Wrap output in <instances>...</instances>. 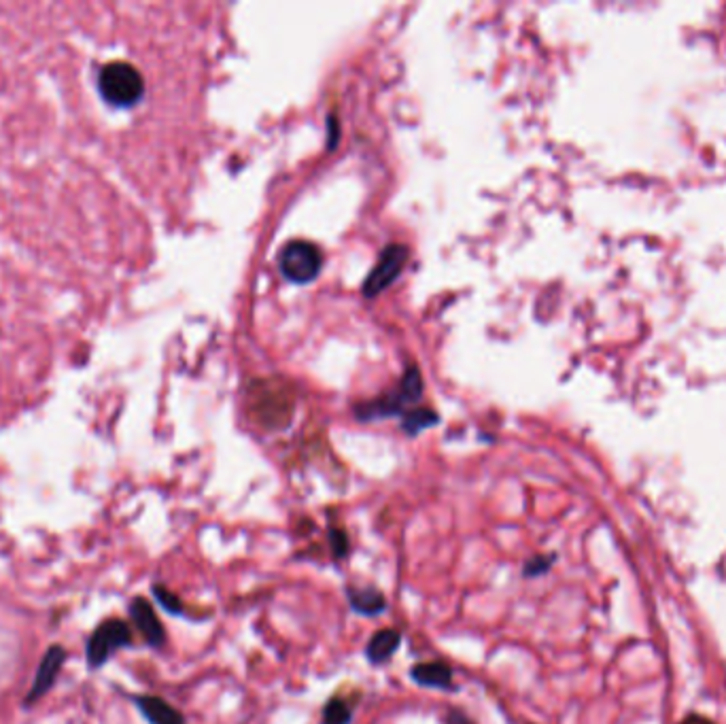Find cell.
<instances>
[{
	"instance_id": "obj_1",
	"label": "cell",
	"mask_w": 726,
	"mask_h": 724,
	"mask_svg": "<svg viewBox=\"0 0 726 724\" xmlns=\"http://www.w3.org/2000/svg\"><path fill=\"white\" fill-rule=\"evenodd\" d=\"M293 410H296V398L281 381H259L249 391V415L268 432L287 427Z\"/></svg>"
},
{
	"instance_id": "obj_2",
	"label": "cell",
	"mask_w": 726,
	"mask_h": 724,
	"mask_svg": "<svg viewBox=\"0 0 726 724\" xmlns=\"http://www.w3.org/2000/svg\"><path fill=\"white\" fill-rule=\"evenodd\" d=\"M98 90L105 102L119 109L136 105L145 94L143 75L128 62H109L100 68Z\"/></svg>"
},
{
	"instance_id": "obj_3",
	"label": "cell",
	"mask_w": 726,
	"mask_h": 724,
	"mask_svg": "<svg viewBox=\"0 0 726 724\" xmlns=\"http://www.w3.org/2000/svg\"><path fill=\"white\" fill-rule=\"evenodd\" d=\"M132 646V629L126 623V620H107L100 627H96V631L92 633V637L88 640V663L92 669L105 665L113 654L121 648Z\"/></svg>"
},
{
	"instance_id": "obj_4",
	"label": "cell",
	"mask_w": 726,
	"mask_h": 724,
	"mask_svg": "<svg viewBox=\"0 0 726 724\" xmlns=\"http://www.w3.org/2000/svg\"><path fill=\"white\" fill-rule=\"evenodd\" d=\"M323 266V255L317 245L308 240H293L281 253V270L289 281H313Z\"/></svg>"
},
{
	"instance_id": "obj_5",
	"label": "cell",
	"mask_w": 726,
	"mask_h": 724,
	"mask_svg": "<svg viewBox=\"0 0 726 724\" xmlns=\"http://www.w3.org/2000/svg\"><path fill=\"white\" fill-rule=\"evenodd\" d=\"M406 260H408L406 247H402V245L387 247L383 251V255H380V260L374 266V270L370 272L366 285H363V293H366V296H376V293L389 287L397 279V274L402 272Z\"/></svg>"
},
{
	"instance_id": "obj_6",
	"label": "cell",
	"mask_w": 726,
	"mask_h": 724,
	"mask_svg": "<svg viewBox=\"0 0 726 724\" xmlns=\"http://www.w3.org/2000/svg\"><path fill=\"white\" fill-rule=\"evenodd\" d=\"M64 661H66V650L62 646H51L45 652L37 676H34V682L30 686V693L24 701L26 705L37 703L41 697H45L51 691V686L56 684V680L60 676V669H62Z\"/></svg>"
},
{
	"instance_id": "obj_7",
	"label": "cell",
	"mask_w": 726,
	"mask_h": 724,
	"mask_svg": "<svg viewBox=\"0 0 726 724\" xmlns=\"http://www.w3.org/2000/svg\"><path fill=\"white\" fill-rule=\"evenodd\" d=\"M130 618L134 627L141 631L143 640L151 646V648H162L166 644V629L164 625L160 623L158 614H155L153 606L143 599V597H136L132 599L130 603Z\"/></svg>"
},
{
	"instance_id": "obj_8",
	"label": "cell",
	"mask_w": 726,
	"mask_h": 724,
	"mask_svg": "<svg viewBox=\"0 0 726 724\" xmlns=\"http://www.w3.org/2000/svg\"><path fill=\"white\" fill-rule=\"evenodd\" d=\"M410 678L425 688H440V691H453V669L444 661L419 663L410 669Z\"/></svg>"
},
{
	"instance_id": "obj_9",
	"label": "cell",
	"mask_w": 726,
	"mask_h": 724,
	"mask_svg": "<svg viewBox=\"0 0 726 724\" xmlns=\"http://www.w3.org/2000/svg\"><path fill=\"white\" fill-rule=\"evenodd\" d=\"M347 599L349 606L355 614L359 616H380L387 610V597L380 593L374 586H363V589H355V586H349L347 589Z\"/></svg>"
},
{
	"instance_id": "obj_10",
	"label": "cell",
	"mask_w": 726,
	"mask_h": 724,
	"mask_svg": "<svg viewBox=\"0 0 726 724\" xmlns=\"http://www.w3.org/2000/svg\"><path fill=\"white\" fill-rule=\"evenodd\" d=\"M134 703H136V708L141 710V714L147 718L149 724H185L183 714L160 697L143 695V697H136Z\"/></svg>"
},
{
	"instance_id": "obj_11",
	"label": "cell",
	"mask_w": 726,
	"mask_h": 724,
	"mask_svg": "<svg viewBox=\"0 0 726 724\" xmlns=\"http://www.w3.org/2000/svg\"><path fill=\"white\" fill-rule=\"evenodd\" d=\"M402 644V633L397 629H380L376 631L366 646V659L372 665H383L391 661L395 650Z\"/></svg>"
},
{
	"instance_id": "obj_12",
	"label": "cell",
	"mask_w": 726,
	"mask_h": 724,
	"mask_svg": "<svg viewBox=\"0 0 726 724\" xmlns=\"http://www.w3.org/2000/svg\"><path fill=\"white\" fill-rule=\"evenodd\" d=\"M351 720H353V708L344 699L334 697L323 705L321 724H351Z\"/></svg>"
},
{
	"instance_id": "obj_13",
	"label": "cell",
	"mask_w": 726,
	"mask_h": 724,
	"mask_svg": "<svg viewBox=\"0 0 726 724\" xmlns=\"http://www.w3.org/2000/svg\"><path fill=\"white\" fill-rule=\"evenodd\" d=\"M153 597L158 599V603H160V606H162L168 614H172V616H185V606H183V601H181L175 593L168 591L166 586H162V584H155V586H153Z\"/></svg>"
},
{
	"instance_id": "obj_14",
	"label": "cell",
	"mask_w": 726,
	"mask_h": 724,
	"mask_svg": "<svg viewBox=\"0 0 726 724\" xmlns=\"http://www.w3.org/2000/svg\"><path fill=\"white\" fill-rule=\"evenodd\" d=\"M327 540H330V548H332V555L334 559H347L349 553H351V540H349V533L344 531L342 527H330V531H327Z\"/></svg>"
},
{
	"instance_id": "obj_15",
	"label": "cell",
	"mask_w": 726,
	"mask_h": 724,
	"mask_svg": "<svg viewBox=\"0 0 726 724\" xmlns=\"http://www.w3.org/2000/svg\"><path fill=\"white\" fill-rule=\"evenodd\" d=\"M557 555H535L523 565V576L525 578H540L550 572V567L555 565Z\"/></svg>"
},
{
	"instance_id": "obj_16",
	"label": "cell",
	"mask_w": 726,
	"mask_h": 724,
	"mask_svg": "<svg viewBox=\"0 0 726 724\" xmlns=\"http://www.w3.org/2000/svg\"><path fill=\"white\" fill-rule=\"evenodd\" d=\"M431 423H436V415H434V412H429V410H414V412H410V415L406 417L404 427L408 429L410 434H419L421 429L429 427Z\"/></svg>"
},
{
	"instance_id": "obj_17",
	"label": "cell",
	"mask_w": 726,
	"mask_h": 724,
	"mask_svg": "<svg viewBox=\"0 0 726 724\" xmlns=\"http://www.w3.org/2000/svg\"><path fill=\"white\" fill-rule=\"evenodd\" d=\"M446 724H474L470 716H465L459 710H448L446 714Z\"/></svg>"
},
{
	"instance_id": "obj_18",
	"label": "cell",
	"mask_w": 726,
	"mask_h": 724,
	"mask_svg": "<svg viewBox=\"0 0 726 724\" xmlns=\"http://www.w3.org/2000/svg\"><path fill=\"white\" fill-rule=\"evenodd\" d=\"M680 724H716L714 720H710V718H705V716H688V718H684Z\"/></svg>"
}]
</instances>
